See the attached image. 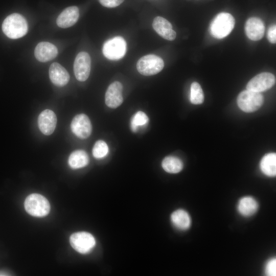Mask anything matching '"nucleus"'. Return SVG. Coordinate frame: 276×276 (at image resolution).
Returning <instances> with one entry per match:
<instances>
[{
    "mask_svg": "<svg viewBox=\"0 0 276 276\" xmlns=\"http://www.w3.org/2000/svg\"><path fill=\"white\" fill-rule=\"evenodd\" d=\"M2 30L10 38H20L27 33V21L21 15L13 13L4 19L2 24Z\"/></svg>",
    "mask_w": 276,
    "mask_h": 276,
    "instance_id": "f257e3e1",
    "label": "nucleus"
},
{
    "mask_svg": "<svg viewBox=\"0 0 276 276\" xmlns=\"http://www.w3.org/2000/svg\"><path fill=\"white\" fill-rule=\"evenodd\" d=\"M235 23L234 17L230 13L221 12L212 21L210 26V33L215 38H223L232 32Z\"/></svg>",
    "mask_w": 276,
    "mask_h": 276,
    "instance_id": "f03ea898",
    "label": "nucleus"
},
{
    "mask_svg": "<svg viewBox=\"0 0 276 276\" xmlns=\"http://www.w3.org/2000/svg\"><path fill=\"white\" fill-rule=\"evenodd\" d=\"M24 205L26 211L35 217H44L50 211L49 201L43 196L36 193L29 195L25 201Z\"/></svg>",
    "mask_w": 276,
    "mask_h": 276,
    "instance_id": "7ed1b4c3",
    "label": "nucleus"
},
{
    "mask_svg": "<svg viewBox=\"0 0 276 276\" xmlns=\"http://www.w3.org/2000/svg\"><path fill=\"white\" fill-rule=\"evenodd\" d=\"M263 102L264 97L261 93L247 89L241 92L237 97L238 106L246 112H252L258 110Z\"/></svg>",
    "mask_w": 276,
    "mask_h": 276,
    "instance_id": "20e7f679",
    "label": "nucleus"
},
{
    "mask_svg": "<svg viewBox=\"0 0 276 276\" xmlns=\"http://www.w3.org/2000/svg\"><path fill=\"white\" fill-rule=\"evenodd\" d=\"M164 62L162 58L149 54L143 56L137 62L138 72L144 76H151L159 73L164 68Z\"/></svg>",
    "mask_w": 276,
    "mask_h": 276,
    "instance_id": "39448f33",
    "label": "nucleus"
},
{
    "mask_svg": "<svg viewBox=\"0 0 276 276\" xmlns=\"http://www.w3.org/2000/svg\"><path fill=\"white\" fill-rule=\"evenodd\" d=\"M103 53L108 59L117 60L123 58L126 52V42L121 36H116L106 41L103 47Z\"/></svg>",
    "mask_w": 276,
    "mask_h": 276,
    "instance_id": "423d86ee",
    "label": "nucleus"
},
{
    "mask_svg": "<svg viewBox=\"0 0 276 276\" xmlns=\"http://www.w3.org/2000/svg\"><path fill=\"white\" fill-rule=\"evenodd\" d=\"M70 242L73 248L81 254L89 252L96 244L93 236L85 232L74 233L70 237Z\"/></svg>",
    "mask_w": 276,
    "mask_h": 276,
    "instance_id": "0eeeda50",
    "label": "nucleus"
},
{
    "mask_svg": "<svg viewBox=\"0 0 276 276\" xmlns=\"http://www.w3.org/2000/svg\"><path fill=\"white\" fill-rule=\"evenodd\" d=\"M275 83V77L268 72L261 73L253 77L248 82L246 89L261 93L271 88Z\"/></svg>",
    "mask_w": 276,
    "mask_h": 276,
    "instance_id": "6e6552de",
    "label": "nucleus"
},
{
    "mask_svg": "<svg viewBox=\"0 0 276 276\" xmlns=\"http://www.w3.org/2000/svg\"><path fill=\"white\" fill-rule=\"evenodd\" d=\"M91 67V59L85 52H81L77 55L74 63V71L76 79L84 81L88 78Z\"/></svg>",
    "mask_w": 276,
    "mask_h": 276,
    "instance_id": "1a4fd4ad",
    "label": "nucleus"
},
{
    "mask_svg": "<svg viewBox=\"0 0 276 276\" xmlns=\"http://www.w3.org/2000/svg\"><path fill=\"white\" fill-rule=\"evenodd\" d=\"M73 133L82 139L89 136L92 131V126L88 117L84 114H78L73 119L71 124Z\"/></svg>",
    "mask_w": 276,
    "mask_h": 276,
    "instance_id": "9d476101",
    "label": "nucleus"
},
{
    "mask_svg": "<svg viewBox=\"0 0 276 276\" xmlns=\"http://www.w3.org/2000/svg\"><path fill=\"white\" fill-rule=\"evenodd\" d=\"M123 86L119 81H114L108 87L105 96L106 105L111 108H116L123 103Z\"/></svg>",
    "mask_w": 276,
    "mask_h": 276,
    "instance_id": "9b49d317",
    "label": "nucleus"
},
{
    "mask_svg": "<svg viewBox=\"0 0 276 276\" xmlns=\"http://www.w3.org/2000/svg\"><path fill=\"white\" fill-rule=\"evenodd\" d=\"M265 29L263 21L259 17H250L247 20L245 25L246 36L253 41L262 39L265 33Z\"/></svg>",
    "mask_w": 276,
    "mask_h": 276,
    "instance_id": "f8f14e48",
    "label": "nucleus"
},
{
    "mask_svg": "<svg viewBox=\"0 0 276 276\" xmlns=\"http://www.w3.org/2000/svg\"><path fill=\"white\" fill-rule=\"evenodd\" d=\"M56 123V116L51 110L45 109L38 116V127L44 135L51 134L55 129Z\"/></svg>",
    "mask_w": 276,
    "mask_h": 276,
    "instance_id": "ddd939ff",
    "label": "nucleus"
},
{
    "mask_svg": "<svg viewBox=\"0 0 276 276\" xmlns=\"http://www.w3.org/2000/svg\"><path fill=\"white\" fill-rule=\"evenodd\" d=\"M152 27L155 32L163 38L172 41L175 39L176 33L171 23L166 18L157 16L153 19Z\"/></svg>",
    "mask_w": 276,
    "mask_h": 276,
    "instance_id": "4468645a",
    "label": "nucleus"
},
{
    "mask_svg": "<svg viewBox=\"0 0 276 276\" xmlns=\"http://www.w3.org/2000/svg\"><path fill=\"white\" fill-rule=\"evenodd\" d=\"M58 54L57 48L48 42H39L34 51L35 58L39 61L45 62L55 58Z\"/></svg>",
    "mask_w": 276,
    "mask_h": 276,
    "instance_id": "2eb2a0df",
    "label": "nucleus"
},
{
    "mask_svg": "<svg viewBox=\"0 0 276 276\" xmlns=\"http://www.w3.org/2000/svg\"><path fill=\"white\" fill-rule=\"evenodd\" d=\"M79 11L76 6H71L65 8L59 15L56 23L58 27L67 28L73 26L78 20Z\"/></svg>",
    "mask_w": 276,
    "mask_h": 276,
    "instance_id": "dca6fc26",
    "label": "nucleus"
},
{
    "mask_svg": "<svg viewBox=\"0 0 276 276\" xmlns=\"http://www.w3.org/2000/svg\"><path fill=\"white\" fill-rule=\"evenodd\" d=\"M49 77L54 84L60 87L65 85L70 80V75L67 71L57 62L50 65Z\"/></svg>",
    "mask_w": 276,
    "mask_h": 276,
    "instance_id": "f3484780",
    "label": "nucleus"
},
{
    "mask_svg": "<svg viewBox=\"0 0 276 276\" xmlns=\"http://www.w3.org/2000/svg\"><path fill=\"white\" fill-rule=\"evenodd\" d=\"M258 209V203L251 196L242 197L237 204V211L243 217H250L254 215Z\"/></svg>",
    "mask_w": 276,
    "mask_h": 276,
    "instance_id": "a211bd4d",
    "label": "nucleus"
},
{
    "mask_svg": "<svg viewBox=\"0 0 276 276\" xmlns=\"http://www.w3.org/2000/svg\"><path fill=\"white\" fill-rule=\"evenodd\" d=\"M171 220L176 228L182 231L188 229L191 224V219L189 213L182 209L173 212L171 216Z\"/></svg>",
    "mask_w": 276,
    "mask_h": 276,
    "instance_id": "6ab92c4d",
    "label": "nucleus"
},
{
    "mask_svg": "<svg viewBox=\"0 0 276 276\" xmlns=\"http://www.w3.org/2000/svg\"><path fill=\"white\" fill-rule=\"evenodd\" d=\"M260 167L265 175L273 177L276 175V154L270 153L265 155L262 158Z\"/></svg>",
    "mask_w": 276,
    "mask_h": 276,
    "instance_id": "aec40b11",
    "label": "nucleus"
},
{
    "mask_svg": "<svg viewBox=\"0 0 276 276\" xmlns=\"http://www.w3.org/2000/svg\"><path fill=\"white\" fill-rule=\"evenodd\" d=\"M89 162L87 153L82 150L73 151L70 155L68 163L73 169H79L86 166Z\"/></svg>",
    "mask_w": 276,
    "mask_h": 276,
    "instance_id": "412c9836",
    "label": "nucleus"
},
{
    "mask_svg": "<svg viewBox=\"0 0 276 276\" xmlns=\"http://www.w3.org/2000/svg\"><path fill=\"white\" fill-rule=\"evenodd\" d=\"M162 166L164 170L169 173H177L183 169L181 159L174 156H168L164 158Z\"/></svg>",
    "mask_w": 276,
    "mask_h": 276,
    "instance_id": "4be33fe9",
    "label": "nucleus"
},
{
    "mask_svg": "<svg viewBox=\"0 0 276 276\" xmlns=\"http://www.w3.org/2000/svg\"><path fill=\"white\" fill-rule=\"evenodd\" d=\"M191 102L193 104H200L204 101V94L200 84L193 82L191 85Z\"/></svg>",
    "mask_w": 276,
    "mask_h": 276,
    "instance_id": "5701e85b",
    "label": "nucleus"
},
{
    "mask_svg": "<svg viewBox=\"0 0 276 276\" xmlns=\"http://www.w3.org/2000/svg\"><path fill=\"white\" fill-rule=\"evenodd\" d=\"M148 122L147 116L143 111L137 112L131 120L130 126L133 132L137 130L139 126L146 125Z\"/></svg>",
    "mask_w": 276,
    "mask_h": 276,
    "instance_id": "b1692460",
    "label": "nucleus"
},
{
    "mask_svg": "<svg viewBox=\"0 0 276 276\" xmlns=\"http://www.w3.org/2000/svg\"><path fill=\"white\" fill-rule=\"evenodd\" d=\"M93 156L96 158L105 157L108 152V147L107 144L102 140L97 141L93 148Z\"/></svg>",
    "mask_w": 276,
    "mask_h": 276,
    "instance_id": "393cba45",
    "label": "nucleus"
},
{
    "mask_svg": "<svg viewBox=\"0 0 276 276\" xmlns=\"http://www.w3.org/2000/svg\"><path fill=\"white\" fill-rule=\"evenodd\" d=\"M264 270L266 275H276V259L275 258H272L267 261Z\"/></svg>",
    "mask_w": 276,
    "mask_h": 276,
    "instance_id": "a878e982",
    "label": "nucleus"
},
{
    "mask_svg": "<svg viewBox=\"0 0 276 276\" xmlns=\"http://www.w3.org/2000/svg\"><path fill=\"white\" fill-rule=\"evenodd\" d=\"M100 3L104 7L114 8L121 4L124 0H99Z\"/></svg>",
    "mask_w": 276,
    "mask_h": 276,
    "instance_id": "bb28decb",
    "label": "nucleus"
},
{
    "mask_svg": "<svg viewBox=\"0 0 276 276\" xmlns=\"http://www.w3.org/2000/svg\"><path fill=\"white\" fill-rule=\"evenodd\" d=\"M267 38L268 41L271 43L276 42V26L275 25H271L267 31Z\"/></svg>",
    "mask_w": 276,
    "mask_h": 276,
    "instance_id": "cd10ccee",
    "label": "nucleus"
},
{
    "mask_svg": "<svg viewBox=\"0 0 276 276\" xmlns=\"http://www.w3.org/2000/svg\"><path fill=\"white\" fill-rule=\"evenodd\" d=\"M8 275V274H7L6 272H2V271L0 272V275Z\"/></svg>",
    "mask_w": 276,
    "mask_h": 276,
    "instance_id": "c85d7f7f",
    "label": "nucleus"
}]
</instances>
